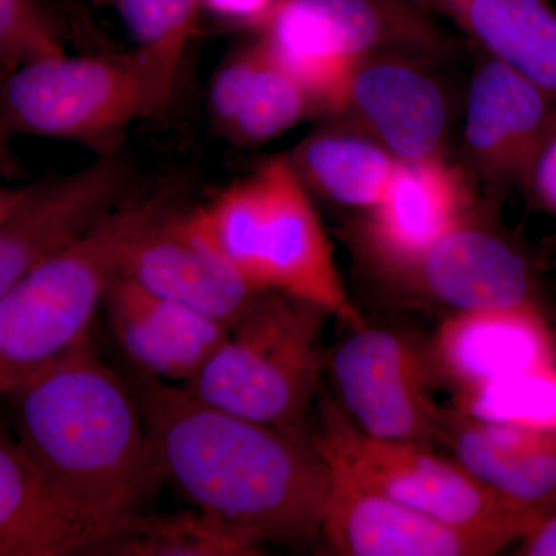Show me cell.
Returning <instances> with one entry per match:
<instances>
[{
  "label": "cell",
  "mask_w": 556,
  "mask_h": 556,
  "mask_svg": "<svg viewBox=\"0 0 556 556\" xmlns=\"http://www.w3.org/2000/svg\"><path fill=\"white\" fill-rule=\"evenodd\" d=\"M277 0H203V7L226 20L262 24Z\"/></svg>",
  "instance_id": "29"
},
{
  "label": "cell",
  "mask_w": 556,
  "mask_h": 556,
  "mask_svg": "<svg viewBox=\"0 0 556 556\" xmlns=\"http://www.w3.org/2000/svg\"><path fill=\"white\" fill-rule=\"evenodd\" d=\"M399 161L378 142L318 134L300 146L292 166L328 199L372 208L386 195Z\"/></svg>",
  "instance_id": "24"
},
{
  "label": "cell",
  "mask_w": 556,
  "mask_h": 556,
  "mask_svg": "<svg viewBox=\"0 0 556 556\" xmlns=\"http://www.w3.org/2000/svg\"><path fill=\"white\" fill-rule=\"evenodd\" d=\"M65 53V27L51 0H0V67Z\"/></svg>",
  "instance_id": "27"
},
{
  "label": "cell",
  "mask_w": 556,
  "mask_h": 556,
  "mask_svg": "<svg viewBox=\"0 0 556 556\" xmlns=\"http://www.w3.org/2000/svg\"><path fill=\"white\" fill-rule=\"evenodd\" d=\"M28 186L30 185H0V222H2V219L13 211V207L24 199L25 193H27Z\"/></svg>",
  "instance_id": "32"
},
{
  "label": "cell",
  "mask_w": 556,
  "mask_h": 556,
  "mask_svg": "<svg viewBox=\"0 0 556 556\" xmlns=\"http://www.w3.org/2000/svg\"><path fill=\"white\" fill-rule=\"evenodd\" d=\"M327 365L338 404L364 433L441 444L448 408L437 399L442 378L430 348L367 325L354 329Z\"/></svg>",
  "instance_id": "9"
},
{
  "label": "cell",
  "mask_w": 556,
  "mask_h": 556,
  "mask_svg": "<svg viewBox=\"0 0 556 556\" xmlns=\"http://www.w3.org/2000/svg\"><path fill=\"white\" fill-rule=\"evenodd\" d=\"M320 538L332 554L343 556H485L500 552L484 538L331 470Z\"/></svg>",
  "instance_id": "12"
},
{
  "label": "cell",
  "mask_w": 556,
  "mask_h": 556,
  "mask_svg": "<svg viewBox=\"0 0 556 556\" xmlns=\"http://www.w3.org/2000/svg\"><path fill=\"white\" fill-rule=\"evenodd\" d=\"M399 273L456 313L535 305L525 257L468 215Z\"/></svg>",
  "instance_id": "13"
},
{
  "label": "cell",
  "mask_w": 556,
  "mask_h": 556,
  "mask_svg": "<svg viewBox=\"0 0 556 556\" xmlns=\"http://www.w3.org/2000/svg\"><path fill=\"white\" fill-rule=\"evenodd\" d=\"M452 17L508 65L556 93V13L546 0H417Z\"/></svg>",
  "instance_id": "22"
},
{
  "label": "cell",
  "mask_w": 556,
  "mask_h": 556,
  "mask_svg": "<svg viewBox=\"0 0 556 556\" xmlns=\"http://www.w3.org/2000/svg\"><path fill=\"white\" fill-rule=\"evenodd\" d=\"M327 311L277 291H262L228 338L189 382L201 401L295 437L311 438Z\"/></svg>",
  "instance_id": "5"
},
{
  "label": "cell",
  "mask_w": 556,
  "mask_h": 556,
  "mask_svg": "<svg viewBox=\"0 0 556 556\" xmlns=\"http://www.w3.org/2000/svg\"><path fill=\"white\" fill-rule=\"evenodd\" d=\"M430 351L455 390L556 362L554 332L536 305L459 311L442 321Z\"/></svg>",
  "instance_id": "15"
},
{
  "label": "cell",
  "mask_w": 556,
  "mask_h": 556,
  "mask_svg": "<svg viewBox=\"0 0 556 556\" xmlns=\"http://www.w3.org/2000/svg\"><path fill=\"white\" fill-rule=\"evenodd\" d=\"M177 70L141 49L49 58L11 68L2 108L11 131L118 152L131 124L159 115L174 97Z\"/></svg>",
  "instance_id": "6"
},
{
  "label": "cell",
  "mask_w": 556,
  "mask_h": 556,
  "mask_svg": "<svg viewBox=\"0 0 556 556\" xmlns=\"http://www.w3.org/2000/svg\"><path fill=\"white\" fill-rule=\"evenodd\" d=\"M222 251L258 291L327 311L353 329L368 321L348 298L334 252L291 161L276 159L201 207Z\"/></svg>",
  "instance_id": "4"
},
{
  "label": "cell",
  "mask_w": 556,
  "mask_h": 556,
  "mask_svg": "<svg viewBox=\"0 0 556 556\" xmlns=\"http://www.w3.org/2000/svg\"><path fill=\"white\" fill-rule=\"evenodd\" d=\"M311 442L329 470L393 497L497 548L522 540L541 521L508 506L457 464L416 442L383 439L354 426L338 402H318Z\"/></svg>",
  "instance_id": "7"
},
{
  "label": "cell",
  "mask_w": 556,
  "mask_h": 556,
  "mask_svg": "<svg viewBox=\"0 0 556 556\" xmlns=\"http://www.w3.org/2000/svg\"><path fill=\"white\" fill-rule=\"evenodd\" d=\"M441 444L508 506L540 518L556 506V433L482 422L448 408Z\"/></svg>",
  "instance_id": "16"
},
{
  "label": "cell",
  "mask_w": 556,
  "mask_h": 556,
  "mask_svg": "<svg viewBox=\"0 0 556 556\" xmlns=\"http://www.w3.org/2000/svg\"><path fill=\"white\" fill-rule=\"evenodd\" d=\"M177 200L175 186L131 193L0 295V396L90 334L124 255Z\"/></svg>",
  "instance_id": "3"
},
{
  "label": "cell",
  "mask_w": 556,
  "mask_h": 556,
  "mask_svg": "<svg viewBox=\"0 0 556 556\" xmlns=\"http://www.w3.org/2000/svg\"><path fill=\"white\" fill-rule=\"evenodd\" d=\"M131 188L130 166L119 152L64 177L31 182L0 222V295L129 199Z\"/></svg>",
  "instance_id": "11"
},
{
  "label": "cell",
  "mask_w": 556,
  "mask_h": 556,
  "mask_svg": "<svg viewBox=\"0 0 556 556\" xmlns=\"http://www.w3.org/2000/svg\"><path fill=\"white\" fill-rule=\"evenodd\" d=\"M518 555L556 556V506L522 536Z\"/></svg>",
  "instance_id": "30"
},
{
  "label": "cell",
  "mask_w": 556,
  "mask_h": 556,
  "mask_svg": "<svg viewBox=\"0 0 556 556\" xmlns=\"http://www.w3.org/2000/svg\"><path fill=\"white\" fill-rule=\"evenodd\" d=\"M3 397L14 438L94 533L91 548L138 514L164 478L134 388L90 334Z\"/></svg>",
  "instance_id": "2"
},
{
  "label": "cell",
  "mask_w": 556,
  "mask_h": 556,
  "mask_svg": "<svg viewBox=\"0 0 556 556\" xmlns=\"http://www.w3.org/2000/svg\"><path fill=\"white\" fill-rule=\"evenodd\" d=\"M452 408L482 422L556 433V362L460 388Z\"/></svg>",
  "instance_id": "25"
},
{
  "label": "cell",
  "mask_w": 556,
  "mask_h": 556,
  "mask_svg": "<svg viewBox=\"0 0 556 556\" xmlns=\"http://www.w3.org/2000/svg\"><path fill=\"white\" fill-rule=\"evenodd\" d=\"M525 179L536 200L556 214V119L544 135Z\"/></svg>",
  "instance_id": "28"
},
{
  "label": "cell",
  "mask_w": 556,
  "mask_h": 556,
  "mask_svg": "<svg viewBox=\"0 0 556 556\" xmlns=\"http://www.w3.org/2000/svg\"><path fill=\"white\" fill-rule=\"evenodd\" d=\"M342 112H353L401 161L438 155L447 124V104L437 84L419 70L390 61H358Z\"/></svg>",
  "instance_id": "19"
},
{
  "label": "cell",
  "mask_w": 556,
  "mask_h": 556,
  "mask_svg": "<svg viewBox=\"0 0 556 556\" xmlns=\"http://www.w3.org/2000/svg\"><path fill=\"white\" fill-rule=\"evenodd\" d=\"M262 541L247 530L193 506L163 515L134 514L121 521L89 555L252 556Z\"/></svg>",
  "instance_id": "23"
},
{
  "label": "cell",
  "mask_w": 556,
  "mask_h": 556,
  "mask_svg": "<svg viewBox=\"0 0 556 556\" xmlns=\"http://www.w3.org/2000/svg\"><path fill=\"white\" fill-rule=\"evenodd\" d=\"M547 94L501 61L479 68L468 94L466 142L482 170L525 179L555 121Z\"/></svg>",
  "instance_id": "18"
},
{
  "label": "cell",
  "mask_w": 556,
  "mask_h": 556,
  "mask_svg": "<svg viewBox=\"0 0 556 556\" xmlns=\"http://www.w3.org/2000/svg\"><path fill=\"white\" fill-rule=\"evenodd\" d=\"M102 306L110 328L137 371L164 382H189L226 338L229 329L139 287L116 274Z\"/></svg>",
  "instance_id": "14"
},
{
  "label": "cell",
  "mask_w": 556,
  "mask_h": 556,
  "mask_svg": "<svg viewBox=\"0 0 556 556\" xmlns=\"http://www.w3.org/2000/svg\"><path fill=\"white\" fill-rule=\"evenodd\" d=\"M208 110L223 135L249 144L278 137L314 108L262 39L219 67L208 90Z\"/></svg>",
  "instance_id": "20"
},
{
  "label": "cell",
  "mask_w": 556,
  "mask_h": 556,
  "mask_svg": "<svg viewBox=\"0 0 556 556\" xmlns=\"http://www.w3.org/2000/svg\"><path fill=\"white\" fill-rule=\"evenodd\" d=\"M164 478L262 543L320 538L329 470L311 438L214 407L185 386L129 380Z\"/></svg>",
  "instance_id": "1"
},
{
  "label": "cell",
  "mask_w": 556,
  "mask_h": 556,
  "mask_svg": "<svg viewBox=\"0 0 556 556\" xmlns=\"http://www.w3.org/2000/svg\"><path fill=\"white\" fill-rule=\"evenodd\" d=\"M262 25L263 42L314 110L332 113H342L358 61L387 47H431L434 40L404 0H277Z\"/></svg>",
  "instance_id": "8"
},
{
  "label": "cell",
  "mask_w": 556,
  "mask_h": 556,
  "mask_svg": "<svg viewBox=\"0 0 556 556\" xmlns=\"http://www.w3.org/2000/svg\"><path fill=\"white\" fill-rule=\"evenodd\" d=\"M118 14L137 40L170 68L181 67L190 36L195 30L203 0H94Z\"/></svg>",
  "instance_id": "26"
},
{
  "label": "cell",
  "mask_w": 556,
  "mask_h": 556,
  "mask_svg": "<svg viewBox=\"0 0 556 556\" xmlns=\"http://www.w3.org/2000/svg\"><path fill=\"white\" fill-rule=\"evenodd\" d=\"M10 70L0 67V177L2 178H13L21 174L20 163L14 159L13 150L10 148L11 137L14 134L7 123L2 108V84Z\"/></svg>",
  "instance_id": "31"
},
{
  "label": "cell",
  "mask_w": 556,
  "mask_h": 556,
  "mask_svg": "<svg viewBox=\"0 0 556 556\" xmlns=\"http://www.w3.org/2000/svg\"><path fill=\"white\" fill-rule=\"evenodd\" d=\"M121 276L230 328L260 294L218 247L195 211L172 208L124 255Z\"/></svg>",
  "instance_id": "10"
},
{
  "label": "cell",
  "mask_w": 556,
  "mask_h": 556,
  "mask_svg": "<svg viewBox=\"0 0 556 556\" xmlns=\"http://www.w3.org/2000/svg\"><path fill=\"white\" fill-rule=\"evenodd\" d=\"M94 541L14 434L0 431V556L87 555Z\"/></svg>",
  "instance_id": "21"
},
{
  "label": "cell",
  "mask_w": 556,
  "mask_h": 556,
  "mask_svg": "<svg viewBox=\"0 0 556 556\" xmlns=\"http://www.w3.org/2000/svg\"><path fill=\"white\" fill-rule=\"evenodd\" d=\"M468 204L464 178L441 156L399 161L386 195L371 208L372 252L388 268L404 269L467 217Z\"/></svg>",
  "instance_id": "17"
}]
</instances>
